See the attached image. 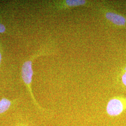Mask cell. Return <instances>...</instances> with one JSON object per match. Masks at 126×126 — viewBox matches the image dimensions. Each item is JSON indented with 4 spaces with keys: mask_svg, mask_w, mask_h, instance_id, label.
<instances>
[{
    "mask_svg": "<svg viewBox=\"0 0 126 126\" xmlns=\"http://www.w3.org/2000/svg\"><path fill=\"white\" fill-rule=\"evenodd\" d=\"M42 54V52L39 51L32 55L29 59H27L23 63L21 69V75L23 82L27 88V91L31 96L34 105L36 108L41 111H44L45 109L42 108L37 103L32 92V77L33 75V71L32 69V63L33 60L36 57L39 56Z\"/></svg>",
    "mask_w": 126,
    "mask_h": 126,
    "instance_id": "obj_1",
    "label": "cell"
},
{
    "mask_svg": "<svg viewBox=\"0 0 126 126\" xmlns=\"http://www.w3.org/2000/svg\"><path fill=\"white\" fill-rule=\"evenodd\" d=\"M126 111V98L116 96L108 101L106 112L110 117H116Z\"/></svg>",
    "mask_w": 126,
    "mask_h": 126,
    "instance_id": "obj_2",
    "label": "cell"
},
{
    "mask_svg": "<svg viewBox=\"0 0 126 126\" xmlns=\"http://www.w3.org/2000/svg\"><path fill=\"white\" fill-rule=\"evenodd\" d=\"M1 126H35L27 116L22 114H15Z\"/></svg>",
    "mask_w": 126,
    "mask_h": 126,
    "instance_id": "obj_3",
    "label": "cell"
},
{
    "mask_svg": "<svg viewBox=\"0 0 126 126\" xmlns=\"http://www.w3.org/2000/svg\"><path fill=\"white\" fill-rule=\"evenodd\" d=\"M19 98L9 99L3 97L0 100V118L3 117L9 111L15 109L19 102Z\"/></svg>",
    "mask_w": 126,
    "mask_h": 126,
    "instance_id": "obj_4",
    "label": "cell"
},
{
    "mask_svg": "<svg viewBox=\"0 0 126 126\" xmlns=\"http://www.w3.org/2000/svg\"><path fill=\"white\" fill-rule=\"evenodd\" d=\"M105 16L108 20L117 26L123 27L126 25V18L120 14L108 12L106 13Z\"/></svg>",
    "mask_w": 126,
    "mask_h": 126,
    "instance_id": "obj_5",
    "label": "cell"
},
{
    "mask_svg": "<svg viewBox=\"0 0 126 126\" xmlns=\"http://www.w3.org/2000/svg\"><path fill=\"white\" fill-rule=\"evenodd\" d=\"M121 81L123 86L126 88V71L122 74L121 78Z\"/></svg>",
    "mask_w": 126,
    "mask_h": 126,
    "instance_id": "obj_6",
    "label": "cell"
},
{
    "mask_svg": "<svg viewBox=\"0 0 126 126\" xmlns=\"http://www.w3.org/2000/svg\"><path fill=\"white\" fill-rule=\"evenodd\" d=\"M6 32V27L4 24L0 22V33H5Z\"/></svg>",
    "mask_w": 126,
    "mask_h": 126,
    "instance_id": "obj_7",
    "label": "cell"
},
{
    "mask_svg": "<svg viewBox=\"0 0 126 126\" xmlns=\"http://www.w3.org/2000/svg\"><path fill=\"white\" fill-rule=\"evenodd\" d=\"M2 60V44H1V41L0 40V66L1 64Z\"/></svg>",
    "mask_w": 126,
    "mask_h": 126,
    "instance_id": "obj_8",
    "label": "cell"
}]
</instances>
